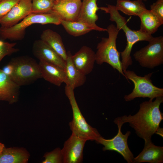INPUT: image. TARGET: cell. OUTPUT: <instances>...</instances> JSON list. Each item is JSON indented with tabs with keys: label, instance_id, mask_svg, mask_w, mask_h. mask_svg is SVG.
Listing matches in <instances>:
<instances>
[{
	"label": "cell",
	"instance_id": "cell-1",
	"mask_svg": "<svg viewBox=\"0 0 163 163\" xmlns=\"http://www.w3.org/2000/svg\"><path fill=\"white\" fill-rule=\"evenodd\" d=\"M163 102V97H156L154 101L149 99L144 101L140 104L139 110L135 115L117 117L114 122L118 128H121L124 123H128L139 137L145 141L151 140L163 119V113L160 109Z\"/></svg>",
	"mask_w": 163,
	"mask_h": 163
},
{
	"label": "cell",
	"instance_id": "cell-2",
	"mask_svg": "<svg viewBox=\"0 0 163 163\" xmlns=\"http://www.w3.org/2000/svg\"><path fill=\"white\" fill-rule=\"evenodd\" d=\"M107 5V7H99V9L104 11L106 13L109 14L110 21L115 22L117 27L120 30H122L126 36V45L124 50L120 52L122 59V68L123 71H124L133 64L131 53L133 45L140 41L149 42L153 37L152 35L143 33L139 30H131L127 25L126 18L120 14L115 6L110 4Z\"/></svg>",
	"mask_w": 163,
	"mask_h": 163
},
{
	"label": "cell",
	"instance_id": "cell-3",
	"mask_svg": "<svg viewBox=\"0 0 163 163\" xmlns=\"http://www.w3.org/2000/svg\"><path fill=\"white\" fill-rule=\"evenodd\" d=\"M106 29L108 36L102 38L97 44L95 62L99 65L105 62L108 63L125 77L120 59V53L116 46V40L120 30L113 24L109 25Z\"/></svg>",
	"mask_w": 163,
	"mask_h": 163
},
{
	"label": "cell",
	"instance_id": "cell-4",
	"mask_svg": "<svg viewBox=\"0 0 163 163\" xmlns=\"http://www.w3.org/2000/svg\"><path fill=\"white\" fill-rule=\"evenodd\" d=\"M42 25L61 24L60 19L56 15L51 13H30L20 22L11 27H0V39H8L11 41L21 40L24 37L27 27L34 24Z\"/></svg>",
	"mask_w": 163,
	"mask_h": 163
},
{
	"label": "cell",
	"instance_id": "cell-5",
	"mask_svg": "<svg viewBox=\"0 0 163 163\" xmlns=\"http://www.w3.org/2000/svg\"><path fill=\"white\" fill-rule=\"evenodd\" d=\"M9 62L13 67L12 73L10 78L20 87L29 85L42 78L38 63L30 56L15 57Z\"/></svg>",
	"mask_w": 163,
	"mask_h": 163
},
{
	"label": "cell",
	"instance_id": "cell-6",
	"mask_svg": "<svg viewBox=\"0 0 163 163\" xmlns=\"http://www.w3.org/2000/svg\"><path fill=\"white\" fill-rule=\"evenodd\" d=\"M126 78L133 83L134 88L131 93L124 97L126 101H131L137 97H148L153 99L158 97H163V88L155 86L151 78L153 72L139 76L133 71L126 70L123 71Z\"/></svg>",
	"mask_w": 163,
	"mask_h": 163
},
{
	"label": "cell",
	"instance_id": "cell-7",
	"mask_svg": "<svg viewBox=\"0 0 163 163\" xmlns=\"http://www.w3.org/2000/svg\"><path fill=\"white\" fill-rule=\"evenodd\" d=\"M74 89L66 85L65 92L71 105L73 113V119L69 123L72 132L87 140L96 141L101 136L97 130L92 127L86 122L82 115L75 97Z\"/></svg>",
	"mask_w": 163,
	"mask_h": 163
},
{
	"label": "cell",
	"instance_id": "cell-8",
	"mask_svg": "<svg viewBox=\"0 0 163 163\" xmlns=\"http://www.w3.org/2000/svg\"><path fill=\"white\" fill-rule=\"evenodd\" d=\"M149 43L133 56L141 66L153 69L163 63V37H153Z\"/></svg>",
	"mask_w": 163,
	"mask_h": 163
},
{
	"label": "cell",
	"instance_id": "cell-9",
	"mask_svg": "<svg viewBox=\"0 0 163 163\" xmlns=\"http://www.w3.org/2000/svg\"><path fill=\"white\" fill-rule=\"evenodd\" d=\"M121 129V128H118L117 133L111 139H105L101 136L95 141L97 143L104 146L103 151H116L122 155L127 163H133L134 157L127 143L128 139L131 132L127 131L125 134H123Z\"/></svg>",
	"mask_w": 163,
	"mask_h": 163
},
{
	"label": "cell",
	"instance_id": "cell-10",
	"mask_svg": "<svg viewBox=\"0 0 163 163\" xmlns=\"http://www.w3.org/2000/svg\"><path fill=\"white\" fill-rule=\"evenodd\" d=\"M87 140L72 132L64 142L61 149L63 163H80L82 162L83 150Z\"/></svg>",
	"mask_w": 163,
	"mask_h": 163
},
{
	"label": "cell",
	"instance_id": "cell-11",
	"mask_svg": "<svg viewBox=\"0 0 163 163\" xmlns=\"http://www.w3.org/2000/svg\"><path fill=\"white\" fill-rule=\"evenodd\" d=\"M82 3L81 0H55L50 13L56 15L60 20L77 21Z\"/></svg>",
	"mask_w": 163,
	"mask_h": 163
},
{
	"label": "cell",
	"instance_id": "cell-12",
	"mask_svg": "<svg viewBox=\"0 0 163 163\" xmlns=\"http://www.w3.org/2000/svg\"><path fill=\"white\" fill-rule=\"evenodd\" d=\"M32 13V0H19L0 20L2 27L8 28L16 24Z\"/></svg>",
	"mask_w": 163,
	"mask_h": 163
},
{
	"label": "cell",
	"instance_id": "cell-13",
	"mask_svg": "<svg viewBox=\"0 0 163 163\" xmlns=\"http://www.w3.org/2000/svg\"><path fill=\"white\" fill-rule=\"evenodd\" d=\"M32 52L34 56L39 60L54 64L65 69V61L41 39L36 40L34 42Z\"/></svg>",
	"mask_w": 163,
	"mask_h": 163
},
{
	"label": "cell",
	"instance_id": "cell-14",
	"mask_svg": "<svg viewBox=\"0 0 163 163\" xmlns=\"http://www.w3.org/2000/svg\"><path fill=\"white\" fill-rule=\"evenodd\" d=\"M71 59L76 67L86 75L93 69L95 62V53L90 47L84 46L74 55H72Z\"/></svg>",
	"mask_w": 163,
	"mask_h": 163
},
{
	"label": "cell",
	"instance_id": "cell-15",
	"mask_svg": "<svg viewBox=\"0 0 163 163\" xmlns=\"http://www.w3.org/2000/svg\"><path fill=\"white\" fill-rule=\"evenodd\" d=\"M97 0H83L77 20L82 21L90 26L94 30L98 31H107L106 28L98 26L96 22L98 19L97 12L99 9L97 6Z\"/></svg>",
	"mask_w": 163,
	"mask_h": 163
},
{
	"label": "cell",
	"instance_id": "cell-16",
	"mask_svg": "<svg viewBox=\"0 0 163 163\" xmlns=\"http://www.w3.org/2000/svg\"><path fill=\"white\" fill-rule=\"evenodd\" d=\"M20 86L12 81L0 69V101L10 104L18 100Z\"/></svg>",
	"mask_w": 163,
	"mask_h": 163
},
{
	"label": "cell",
	"instance_id": "cell-17",
	"mask_svg": "<svg viewBox=\"0 0 163 163\" xmlns=\"http://www.w3.org/2000/svg\"><path fill=\"white\" fill-rule=\"evenodd\" d=\"M39 65L42 78L56 86L60 87L65 83L66 74L64 69L54 64L39 60Z\"/></svg>",
	"mask_w": 163,
	"mask_h": 163
},
{
	"label": "cell",
	"instance_id": "cell-18",
	"mask_svg": "<svg viewBox=\"0 0 163 163\" xmlns=\"http://www.w3.org/2000/svg\"><path fill=\"white\" fill-rule=\"evenodd\" d=\"M163 162V147L155 145L152 140L145 141L142 151L134 158L133 163Z\"/></svg>",
	"mask_w": 163,
	"mask_h": 163
},
{
	"label": "cell",
	"instance_id": "cell-19",
	"mask_svg": "<svg viewBox=\"0 0 163 163\" xmlns=\"http://www.w3.org/2000/svg\"><path fill=\"white\" fill-rule=\"evenodd\" d=\"M67 57L64 69L66 79L65 83L75 89L84 84L86 82V75L82 73L73 64L70 51L67 52Z\"/></svg>",
	"mask_w": 163,
	"mask_h": 163
},
{
	"label": "cell",
	"instance_id": "cell-20",
	"mask_svg": "<svg viewBox=\"0 0 163 163\" xmlns=\"http://www.w3.org/2000/svg\"><path fill=\"white\" fill-rule=\"evenodd\" d=\"M40 39L45 42L66 61L67 54L60 35L50 29L44 30L40 35Z\"/></svg>",
	"mask_w": 163,
	"mask_h": 163
},
{
	"label": "cell",
	"instance_id": "cell-21",
	"mask_svg": "<svg viewBox=\"0 0 163 163\" xmlns=\"http://www.w3.org/2000/svg\"><path fill=\"white\" fill-rule=\"evenodd\" d=\"M141 23V32L152 35L156 32L159 27L163 24L158 17L151 10L147 9L143 11L138 17Z\"/></svg>",
	"mask_w": 163,
	"mask_h": 163
},
{
	"label": "cell",
	"instance_id": "cell-22",
	"mask_svg": "<svg viewBox=\"0 0 163 163\" xmlns=\"http://www.w3.org/2000/svg\"><path fill=\"white\" fill-rule=\"evenodd\" d=\"M30 155L23 148L4 149L0 155V163H25L27 162Z\"/></svg>",
	"mask_w": 163,
	"mask_h": 163
},
{
	"label": "cell",
	"instance_id": "cell-23",
	"mask_svg": "<svg viewBox=\"0 0 163 163\" xmlns=\"http://www.w3.org/2000/svg\"><path fill=\"white\" fill-rule=\"evenodd\" d=\"M115 7L125 14L138 17L147 9L143 0H117Z\"/></svg>",
	"mask_w": 163,
	"mask_h": 163
},
{
	"label": "cell",
	"instance_id": "cell-24",
	"mask_svg": "<svg viewBox=\"0 0 163 163\" xmlns=\"http://www.w3.org/2000/svg\"><path fill=\"white\" fill-rule=\"evenodd\" d=\"M60 23L67 33L75 37L85 35L94 30L91 27L82 21H67L60 20Z\"/></svg>",
	"mask_w": 163,
	"mask_h": 163
},
{
	"label": "cell",
	"instance_id": "cell-25",
	"mask_svg": "<svg viewBox=\"0 0 163 163\" xmlns=\"http://www.w3.org/2000/svg\"><path fill=\"white\" fill-rule=\"evenodd\" d=\"M55 0H32V13H50Z\"/></svg>",
	"mask_w": 163,
	"mask_h": 163
},
{
	"label": "cell",
	"instance_id": "cell-26",
	"mask_svg": "<svg viewBox=\"0 0 163 163\" xmlns=\"http://www.w3.org/2000/svg\"><path fill=\"white\" fill-rule=\"evenodd\" d=\"M16 43H10L0 39V63L6 56H10L20 51L18 48H15Z\"/></svg>",
	"mask_w": 163,
	"mask_h": 163
},
{
	"label": "cell",
	"instance_id": "cell-27",
	"mask_svg": "<svg viewBox=\"0 0 163 163\" xmlns=\"http://www.w3.org/2000/svg\"><path fill=\"white\" fill-rule=\"evenodd\" d=\"M45 159L43 163H63L61 149L57 148L53 151L47 152L44 156Z\"/></svg>",
	"mask_w": 163,
	"mask_h": 163
},
{
	"label": "cell",
	"instance_id": "cell-28",
	"mask_svg": "<svg viewBox=\"0 0 163 163\" xmlns=\"http://www.w3.org/2000/svg\"><path fill=\"white\" fill-rule=\"evenodd\" d=\"M19 0H2L0 2V20L6 15Z\"/></svg>",
	"mask_w": 163,
	"mask_h": 163
},
{
	"label": "cell",
	"instance_id": "cell-29",
	"mask_svg": "<svg viewBox=\"0 0 163 163\" xmlns=\"http://www.w3.org/2000/svg\"><path fill=\"white\" fill-rule=\"evenodd\" d=\"M150 10L163 21V0H157L150 6Z\"/></svg>",
	"mask_w": 163,
	"mask_h": 163
},
{
	"label": "cell",
	"instance_id": "cell-30",
	"mask_svg": "<svg viewBox=\"0 0 163 163\" xmlns=\"http://www.w3.org/2000/svg\"><path fill=\"white\" fill-rule=\"evenodd\" d=\"M155 133L159 134V135L163 136V128L160 127L158 129Z\"/></svg>",
	"mask_w": 163,
	"mask_h": 163
},
{
	"label": "cell",
	"instance_id": "cell-31",
	"mask_svg": "<svg viewBox=\"0 0 163 163\" xmlns=\"http://www.w3.org/2000/svg\"><path fill=\"white\" fill-rule=\"evenodd\" d=\"M5 148L4 145L1 143H0V155L2 153L4 149Z\"/></svg>",
	"mask_w": 163,
	"mask_h": 163
},
{
	"label": "cell",
	"instance_id": "cell-32",
	"mask_svg": "<svg viewBox=\"0 0 163 163\" xmlns=\"http://www.w3.org/2000/svg\"><path fill=\"white\" fill-rule=\"evenodd\" d=\"M145 1H146L147 0H143Z\"/></svg>",
	"mask_w": 163,
	"mask_h": 163
},
{
	"label": "cell",
	"instance_id": "cell-33",
	"mask_svg": "<svg viewBox=\"0 0 163 163\" xmlns=\"http://www.w3.org/2000/svg\"><path fill=\"white\" fill-rule=\"evenodd\" d=\"M2 0H0V2Z\"/></svg>",
	"mask_w": 163,
	"mask_h": 163
}]
</instances>
